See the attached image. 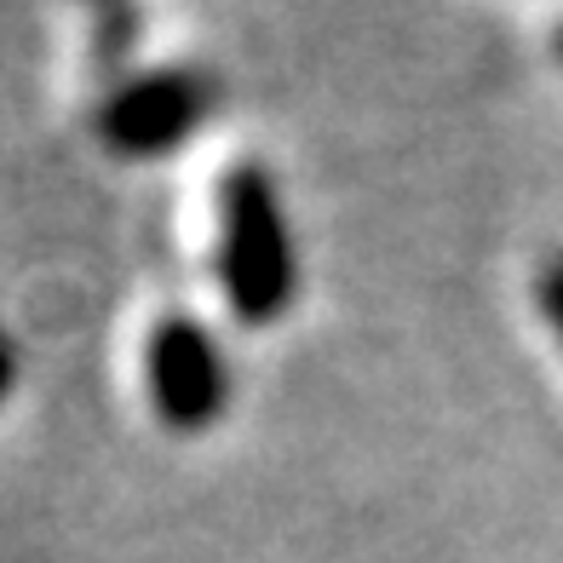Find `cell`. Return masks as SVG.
<instances>
[{"instance_id":"6","label":"cell","mask_w":563,"mask_h":563,"mask_svg":"<svg viewBox=\"0 0 563 563\" xmlns=\"http://www.w3.org/2000/svg\"><path fill=\"white\" fill-rule=\"evenodd\" d=\"M12 379H18V345H12L7 334H0V402H7Z\"/></svg>"},{"instance_id":"8","label":"cell","mask_w":563,"mask_h":563,"mask_svg":"<svg viewBox=\"0 0 563 563\" xmlns=\"http://www.w3.org/2000/svg\"><path fill=\"white\" fill-rule=\"evenodd\" d=\"M92 7H110V0H92Z\"/></svg>"},{"instance_id":"2","label":"cell","mask_w":563,"mask_h":563,"mask_svg":"<svg viewBox=\"0 0 563 563\" xmlns=\"http://www.w3.org/2000/svg\"><path fill=\"white\" fill-rule=\"evenodd\" d=\"M213 104H219V81L208 69H144L104 92V104L92 110V133L115 156L150 162L190 144L201 121L213 115Z\"/></svg>"},{"instance_id":"4","label":"cell","mask_w":563,"mask_h":563,"mask_svg":"<svg viewBox=\"0 0 563 563\" xmlns=\"http://www.w3.org/2000/svg\"><path fill=\"white\" fill-rule=\"evenodd\" d=\"M144 30V12L133 0H110V7H98V30H92V64L98 69H121L126 53H133V41Z\"/></svg>"},{"instance_id":"1","label":"cell","mask_w":563,"mask_h":563,"mask_svg":"<svg viewBox=\"0 0 563 563\" xmlns=\"http://www.w3.org/2000/svg\"><path fill=\"white\" fill-rule=\"evenodd\" d=\"M219 288L247 328H271L299 299V253L276 178L236 162L219 178Z\"/></svg>"},{"instance_id":"3","label":"cell","mask_w":563,"mask_h":563,"mask_svg":"<svg viewBox=\"0 0 563 563\" xmlns=\"http://www.w3.org/2000/svg\"><path fill=\"white\" fill-rule=\"evenodd\" d=\"M144 374H150V402H156L162 426H173V431H208L230 408L224 351L213 340V328L185 311H173L150 328Z\"/></svg>"},{"instance_id":"7","label":"cell","mask_w":563,"mask_h":563,"mask_svg":"<svg viewBox=\"0 0 563 563\" xmlns=\"http://www.w3.org/2000/svg\"><path fill=\"white\" fill-rule=\"evenodd\" d=\"M552 53H558V64H563V23H558V30H552Z\"/></svg>"},{"instance_id":"5","label":"cell","mask_w":563,"mask_h":563,"mask_svg":"<svg viewBox=\"0 0 563 563\" xmlns=\"http://www.w3.org/2000/svg\"><path fill=\"white\" fill-rule=\"evenodd\" d=\"M534 299H541V317L552 322V334L563 340V253H552V260L541 265V276H534Z\"/></svg>"}]
</instances>
